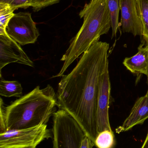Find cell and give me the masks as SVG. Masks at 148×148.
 I'll list each match as a JSON object with an SVG mask.
<instances>
[{
  "mask_svg": "<svg viewBox=\"0 0 148 148\" xmlns=\"http://www.w3.org/2000/svg\"><path fill=\"white\" fill-rule=\"evenodd\" d=\"M0 106V133H1L7 131L5 123V107L1 98Z\"/></svg>",
  "mask_w": 148,
  "mask_h": 148,
  "instance_id": "19",
  "label": "cell"
},
{
  "mask_svg": "<svg viewBox=\"0 0 148 148\" xmlns=\"http://www.w3.org/2000/svg\"><path fill=\"white\" fill-rule=\"evenodd\" d=\"M32 0H0V2L7 3L11 5L15 10L19 8L26 9L30 7Z\"/></svg>",
  "mask_w": 148,
  "mask_h": 148,
  "instance_id": "18",
  "label": "cell"
},
{
  "mask_svg": "<svg viewBox=\"0 0 148 148\" xmlns=\"http://www.w3.org/2000/svg\"><path fill=\"white\" fill-rule=\"evenodd\" d=\"M79 16L84 19L83 25L60 60L64 63L60 71L52 78L62 77L81 54L99 41L100 36L108 33L111 28L108 0H91L81 10Z\"/></svg>",
  "mask_w": 148,
  "mask_h": 148,
  "instance_id": "3",
  "label": "cell"
},
{
  "mask_svg": "<svg viewBox=\"0 0 148 148\" xmlns=\"http://www.w3.org/2000/svg\"><path fill=\"white\" fill-rule=\"evenodd\" d=\"M148 118V97L146 95L137 99L127 118L116 129L117 133L125 132L138 125L142 124Z\"/></svg>",
  "mask_w": 148,
  "mask_h": 148,
  "instance_id": "10",
  "label": "cell"
},
{
  "mask_svg": "<svg viewBox=\"0 0 148 148\" xmlns=\"http://www.w3.org/2000/svg\"><path fill=\"white\" fill-rule=\"evenodd\" d=\"M110 91L108 64L101 77L98 97L97 124L98 133L106 130H112L110 125L109 116Z\"/></svg>",
  "mask_w": 148,
  "mask_h": 148,
  "instance_id": "8",
  "label": "cell"
},
{
  "mask_svg": "<svg viewBox=\"0 0 148 148\" xmlns=\"http://www.w3.org/2000/svg\"><path fill=\"white\" fill-rule=\"evenodd\" d=\"M142 25V44L148 47V0H136Z\"/></svg>",
  "mask_w": 148,
  "mask_h": 148,
  "instance_id": "12",
  "label": "cell"
},
{
  "mask_svg": "<svg viewBox=\"0 0 148 148\" xmlns=\"http://www.w3.org/2000/svg\"><path fill=\"white\" fill-rule=\"evenodd\" d=\"M58 106L57 94L50 85L37 86L5 107L7 130H21L47 123Z\"/></svg>",
  "mask_w": 148,
  "mask_h": 148,
  "instance_id": "2",
  "label": "cell"
},
{
  "mask_svg": "<svg viewBox=\"0 0 148 148\" xmlns=\"http://www.w3.org/2000/svg\"><path fill=\"white\" fill-rule=\"evenodd\" d=\"M95 145L99 148H112L116 145L114 132L106 130L99 132L95 141Z\"/></svg>",
  "mask_w": 148,
  "mask_h": 148,
  "instance_id": "14",
  "label": "cell"
},
{
  "mask_svg": "<svg viewBox=\"0 0 148 148\" xmlns=\"http://www.w3.org/2000/svg\"><path fill=\"white\" fill-rule=\"evenodd\" d=\"M53 148H80L86 134L77 121L63 109L53 114Z\"/></svg>",
  "mask_w": 148,
  "mask_h": 148,
  "instance_id": "4",
  "label": "cell"
},
{
  "mask_svg": "<svg viewBox=\"0 0 148 148\" xmlns=\"http://www.w3.org/2000/svg\"><path fill=\"white\" fill-rule=\"evenodd\" d=\"M108 2L111 19L112 38L116 36L119 26V17L120 10V0H108Z\"/></svg>",
  "mask_w": 148,
  "mask_h": 148,
  "instance_id": "15",
  "label": "cell"
},
{
  "mask_svg": "<svg viewBox=\"0 0 148 148\" xmlns=\"http://www.w3.org/2000/svg\"><path fill=\"white\" fill-rule=\"evenodd\" d=\"M95 145V143L88 136H86L81 142L80 148H92Z\"/></svg>",
  "mask_w": 148,
  "mask_h": 148,
  "instance_id": "20",
  "label": "cell"
},
{
  "mask_svg": "<svg viewBox=\"0 0 148 148\" xmlns=\"http://www.w3.org/2000/svg\"><path fill=\"white\" fill-rule=\"evenodd\" d=\"M109 47L106 42L93 43L72 71L62 76L56 93L59 109L71 115L94 143L98 134L97 109L100 80L109 64Z\"/></svg>",
  "mask_w": 148,
  "mask_h": 148,
  "instance_id": "1",
  "label": "cell"
},
{
  "mask_svg": "<svg viewBox=\"0 0 148 148\" xmlns=\"http://www.w3.org/2000/svg\"><path fill=\"white\" fill-rule=\"evenodd\" d=\"M15 10L9 4L0 2V32L6 31L9 21L15 14Z\"/></svg>",
  "mask_w": 148,
  "mask_h": 148,
  "instance_id": "16",
  "label": "cell"
},
{
  "mask_svg": "<svg viewBox=\"0 0 148 148\" xmlns=\"http://www.w3.org/2000/svg\"><path fill=\"white\" fill-rule=\"evenodd\" d=\"M142 148H148V130L146 137L142 146Z\"/></svg>",
  "mask_w": 148,
  "mask_h": 148,
  "instance_id": "21",
  "label": "cell"
},
{
  "mask_svg": "<svg viewBox=\"0 0 148 148\" xmlns=\"http://www.w3.org/2000/svg\"><path fill=\"white\" fill-rule=\"evenodd\" d=\"M121 26L123 33L142 37V25L136 0H120Z\"/></svg>",
  "mask_w": 148,
  "mask_h": 148,
  "instance_id": "9",
  "label": "cell"
},
{
  "mask_svg": "<svg viewBox=\"0 0 148 148\" xmlns=\"http://www.w3.org/2000/svg\"><path fill=\"white\" fill-rule=\"evenodd\" d=\"M51 137L46 124L27 129L7 130L0 133V148H35L42 141Z\"/></svg>",
  "mask_w": 148,
  "mask_h": 148,
  "instance_id": "5",
  "label": "cell"
},
{
  "mask_svg": "<svg viewBox=\"0 0 148 148\" xmlns=\"http://www.w3.org/2000/svg\"><path fill=\"white\" fill-rule=\"evenodd\" d=\"M146 77H147V83H148V70H147V73L146 74ZM145 95L148 97V90H147V92H146V94Z\"/></svg>",
  "mask_w": 148,
  "mask_h": 148,
  "instance_id": "22",
  "label": "cell"
},
{
  "mask_svg": "<svg viewBox=\"0 0 148 148\" xmlns=\"http://www.w3.org/2000/svg\"><path fill=\"white\" fill-rule=\"evenodd\" d=\"M123 64L132 73L146 75L148 68V47L141 44L138 47V52L132 57L125 58Z\"/></svg>",
  "mask_w": 148,
  "mask_h": 148,
  "instance_id": "11",
  "label": "cell"
},
{
  "mask_svg": "<svg viewBox=\"0 0 148 148\" xmlns=\"http://www.w3.org/2000/svg\"><path fill=\"white\" fill-rule=\"evenodd\" d=\"M23 88L18 81H8L1 77L0 95L6 97L20 98L23 93Z\"/></svg>",
  "mask_w": 148,
  "mask_h": 148,
  "instance_id": "13",
  "label": "cell"
},
{
  "mask_svg": "<svg viewBox=\"0 0 148 148\" xmlns=\"http://www.w3.org/2000/svg\"><path fill=\"white\" fill-rule=\"evenodd\" d=\"M60 0H32L30 7L33 8L34 12L40 11L42 8L59 2Z\"/></svg>",
  "mask_w": 148,
  "mask_h": 148,
  "instance_id": "17",
  "label": "cell"
},
{
  "mask_svg": "<svg viewBox=\"0 0 148 148\" xmlns=\"http://www.w3.org/2000/svg\"><path fill=\"white\" fill-rule=\"evenodd\" d=\"M18 42L12 38L6 31L0 32V72L5 66L16 63L34 66L33 62L25 53Z\"/></svg>",
  "mask_w": 148,
  "mask_h": 148,
  "instance_id": "7",
  "label": "cell"
},
{
  "mask_svg": "<svg viewBox=\"0 0 148 148\" xmlns=\"http://www.w3.org/2000/svg\"><path fill=\"white\" fill-rule=\"evenodd\" d=\"M6 30L12 38L22 46L35 43L40 35L36 23L29 12L15 14Z\"/></svg>",
  "mask_w": 148,
  "mask_h": 148,
  "instance_id": "6",
  "label": "cell"
}]
</instances>
